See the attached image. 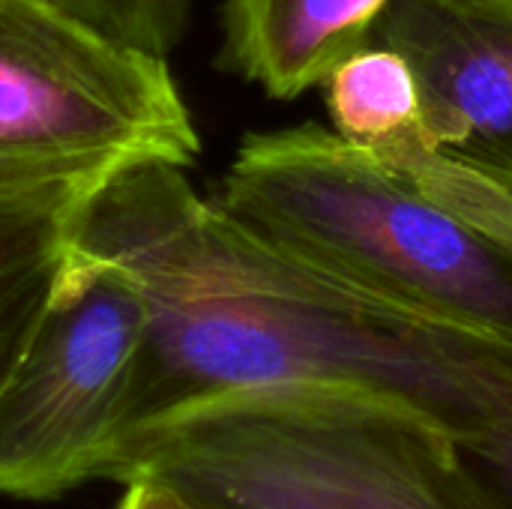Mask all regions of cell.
<instances>
[{"label": "cell", "instance_id": "cell-1", "mask_svg": "<svg viewBox=\"0 0 512 509\" xmlns=\"http://www.w3.org/2000/svg\"><path fill=\"white\" fill-rule=\"evenodd\" d=\"M72 249L126 270L144 303L120 441L201 399L294 381L381 390L456 438L480 426L495 339L279 252L204 201L180 165L150 159L105 177L78 210Z\"/></svg>", "mask_w": 512, "mask_h": 509}, {"label": "cell", "instance_id": "cell-2", "mask_svg": "<svg viewBox=\"0 0 512 509\" xmlns=\"http://www.w3.org/2000/svg\"><path fill=\"white\" fill-rule=\"evenodd\" d=\"M102 480H153L204 509H498L447 426L339 381L186 405L123 438Z\"/></svg>", "mask_w": 512, "mask_h": 509}, {"label": "cell", "instance_id": "cell-3", "mask_svg": "<svg viewBox=\"0 0 512 509\" xmlns=\"http://www.w3.org/2000/svg\"><path fill=\"white\" fill-rule=\"evenodd\" d=\"M213 204L336 282L512 345V216L426 195L330 126L246 135Z\"/></svg>", "mask_w": 512, "mask_h": 509}, {"label": "cell", "instance_id": "cell-4", "mask_svg": "<svg viewBox=\"0 0 512 509\" xmlns=\"http://www.w3.org/2000/svg\"><path fill=\"white\" fill-rule=\"evenodd\" d=\"M201 153L168 57L111 39L51 0H0V189L102 183Z\"/></svg>", "mask_w": 512, "mask_h": 509}, {"label": "cell", "instance_id": "cell-5", "mask_svg": "<svg viewBox=\"0 0 512 509\" xmlns=\"http://www.w3.org/2000/svg\"><path fill=\"white\" fill-rule=\"evenodd\" d=\"M144 333L138 285L72 249L60 288L0 390V495L57 501L102 480L123 423Z\"/></svg>", "mask_w": 512, "mask_h": 509}, {"label": "cell", "instance_id": "cell-6", "mask_svg": "<svg viewBox=\"0 0 512 509\" xmlns=\"http://www.w3.org/2000/svg\"><path fill=\"white\" fill-rule=\"evenodd\" d=\"M372 42L408 60L438 141L512 186V0H390Z\"/></svg>", "mask_w": 512, "mask_h": 509}, {"label": "cell", "instance_id": "cell-7", "mask_svg": "<svg viewBox=\"0 0 512 509\" xmlns=\"http://www.w3.org/2000/svg\"><path fill=\"white\" fill-rule=\"evenodd\" d=\"M330 129L396 180L450 204L512 216V186L453 156L432 132L408 60L378 42L345 57L321 84Z\"/></svg>", "mask_w": 512, "mask_h": 509}, {"label": "cell", "instance_id": "cell-8", "mask_svg": "<svg viewBox=\"0 0 512 509\" xmlns=\"http://www.w3.org/2000/svg\"><path fill=\"white\" fill-rule=\"evenodd\" d=\"M390 0H225L216 66L291 102L372 42Z\"/></svg>", "mask_w": 512, "mask_h": 509}, {"label": "cell", "instance_id": "cell-9", "mask_svg": "<svg viewBox=\"0 0 512 509\" xmlns=\"http://www.w3.org/2000/svg\"><path fill=\"white\" fill-rule=\"evenodd\" d=\"M99 183L0 189V390L33 342L72 258L75 222Z\"/></svg>", "mask_w": 512, "mask_h": 509}, {"label": "cell", "instance_id": "cell-10", "mask_svg": "<svg viewBox=\"0 0 512 509\" xmlns=\"http://www.w3.org/2000/svg\"><path fill=\"white\" fill-rule=\"evenodd\" d=\"M459 456L498 509H512V345L495 342L486 360L480 426L456 438Z\"/></svg>", "mask_w": 512, "mask_h": 509}, {"label": "cell", "instance_id": "cell-11", "mask_svg": "<svg viewBox=\"0 0 512 509\" xmlns=\"http://www.w3.org/2000/svg\"><path fill=\"white\" fill-rule=\"evenodd\" d=\"M138 51L168 57L189 30L195 0H51Z\"/></svg>", "mask_w": 512, "mask_h": 509}, {"label": "cell", "instance_id": "cell-12", "mask_svg": "<svg viewBox=\"0 0 512 509\" xmlns=\"http://www.w3.org/2000/svg\"><path fill=\"white\" fill-rule=\"evenodd\" d=\"M117 509H204L195 501H189L186 495L153 483V480H135L123 486V498Z\"/></svg>", "mask_w": 512, "mask_h": 509}]
</instances>
